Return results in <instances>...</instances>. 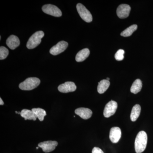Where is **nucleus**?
Returning <instances> with one entry per match:
<instances>
[{"label":"nucleus","instance_id":"1","mask_svg":"<svg viewBox=\"0 0 153 153\" xmlns=\"http://www.w3.org/2000/svg\"><path fill=\"white\" fill-rule=\"evenodd\" d=\"M148 137L146 133L140 131L138 133L135 140L134 146L136 152L141 153L146 149L147 144Z\"/></svg>","mask_w":153,"mask_h":153},{"label":"nucleus","instance_id":"2","mask_svg":"<svg viewBox=\"0 0 153 153\" xmlns=\"http://www.w3.org/2000/svg\"><path fill=\"white\" fill-rule=\"evenodd\" d=\"M41 80L37 77H29L21 82L19 87L22 90L30 91L38 87L40 85Z\"/></svg>","mask_w":153,"mask_h":153},{"label":"nucleus","instance_id":"3","mask_svg":"<svg viewBox=\"0 0 153 153\" xmlns=\"http://www.w3.org/2000/svg\"><path fill=\"white\" fill-rule=\"evenodd\" d=\"M44 33L43 31L36 32L30 37L27 44L29 49H33L38 46L41 42V39L44 37Z\"/></svg>","mask_w":153,"mask_h":153},{"label":"nucleus","instance_id":"4","mask_svg":"<svg viewBox=\"0 0 153 153\" xmlns=\"http://www.w3.org/2000/svg\"><path fill=\"white\" fill-rule=\"evenodd\" d=\"M76 8L79 16L83 21L87 23H90L92 22V15L85 6L82 4L79 3L76 5Z\"/></svg>","mask_w":153,"mask_h":153},{"label":"nucleus","instance_id":"5","mask_svg":"<svg viewBox=\"0 0 153 153\" xmlns=\"http://www.w3.org/2000/svg\"><path fill=\"white\" fill-rule=\"evenodd\" d=\"M42 10L45 13L51 15L53 16L59 17L62 16V12L60 9L54 5L50 4L44 5L42 7Z\"/></svg>","mask_w":153,"mask_h":153},{"label":"nucleus","instance_id":"6","mask_svg":"<svg viewBox=\"0 0 153 153\" xmlns=\"http://www.w3.org/2000/svg\"><path fill=\"white\" fill-rule=\"evenodd\" d=\"M118 105L116 102L111 100L107 103L105 107L103 115L105 117L108 118L114 114L117 108Z\"/></svg>","mask_w":153,"mask_h":153},{"label":"nucleus","instance_id":"7","mask_svg":"<svg viewBox=\"0 0 153 153\" xmlns=\"http://www.w3.org/2000/svg\"><path fill=\"white\" fill-rule=\"evenodd\" d=\"M68 44L67 42L65 41H61L58 42L55 46L50 49L49 52L50 54L53 55H59L60 53L64 52L67 47Z\"/></svg>","mask_w":153,"mask_h":153},{"label":"nucleus","instance_id":"8","mask_svg":"<svg viewBox=\"0 0 153 153\" xmlns=\"http://www.w3.org/2000/svg\"><path fill=\"white\" fill-rule=\"evenodd\" d=\"M58 145L56 141H47L38 144V147L41 148L44 152L49 153L55 149Z\"/></svg>","mask_w":153,"mask_h":153},{"label":"nucleus","instance_id":"9","mask_svg":"<svg viewBox=\"0 0 153 153\" xmlns=\"http://www.w3.org/2000/svg\"><path fill=\"white\" fill-rule=\"evenodd\" d=\"M131 8L130 6L126 4H122L118 7L117 10V14L120 19L127 18L129 15Z\"/></svg>","mask_w":153,"mask_h":153},{"label":"nucleus","instance_id":"10","mask_svg":"<svg viewBox=\"0 0 153 153\" xmlns=\"http://www.w3.org/2000/svg\"><path fill=\"white\" fill-rule=\"evenodd\" d=\"M76 89V86L74 82H65L59 85L58 87V90L60 92L66 93L68 92H73Z\"/></svg>","mask_w":153,"mask_h":153},{"label":"nucleus","instance_id":"11","mask_svg":"<svg viewBox=\"0 0 153 153\" xmlns=\"http://www.w3.org/2000/svg\"><path fill=\"white\" fill-rule=\"evenodd\" d=\"M121 134V130L120 128L117 127H112L110 131V140L113 143H117L120 139Z\"/></svg>","mask_w":153,"mask_h":153},{"label":"nucleus","instance_id":"12","mask_svg":"<svg viewBox=\"0 0 153 153\" xmlns=\"http://www.w3.org/2000/svg\"><path fill=\"white\" fill-rule=\"evenodd\" d=\"M75 113L84 120H87L91 117L92 112L89 108H79L75 110Z\"/></svg>","mask_w":153,"mask_h":153},{"label":"nucleus","instance_id":"13","mask_svg":"<svg viewBox=\"0 0 153 153\" xmlns=\"http://www.w3.org/2000/svg\"><path fill=\"white\" fill-rule=\"evenodd\" d=\"M6 44L9 48L12 50H14L20 45V40L17 36L11 35L7 39Z\"/></svg>","mask_w":153,"mask_h":153},{"label":"nucleus","instance_id":"14","mask_svg":"<svg viewBox=\"0 0 153 153\" xmlns=\"http://www.w3.org/2000/svg\"><path fill=\"white\" fill-rule=\"evenodd\" d=\"M90 54V51L87 48L82 49L76 55L75 60L76 62H80L85 60Z\"/></svg>","mask_w":153,"mask_h":153},{"label":"nucleus","instance_id":"15","mask_svg":"<svg viewBox=\"0 0 153 153\" xmlns=\"http://www.w3.org/2000/svg\"><path fill=\"white\" fill-rule=\"evenodd\" d=\"M21 115L22 117L24 118L25 120H33L35 121L37 119V117L32 111L30 110L24 109L22 110L21 112Z\"/></svg>","mask_w":153,"mask_h":153},{"label":"nucleus","instance_id":"16","mask_svg":"<svg viewBox=\"0 0 153 153\" xmlns=\"http://www.w3.org/2000/svg\"><path fill=\"white\" fill-rule=\"evenodd\" d=\"M110 84L109 81L107 79H102L100 82H99L97 86V91L99 94H103L109 87Z\"/></svg>","mask_w":153,"mask_h":153},{"label":"nucleus","instance_id":"17","mask_svg":"<svg viewBox=\"0 0 153 153\" xmlns=\"http://www.w3.org/2000/svg\"><path fill=\"white\" fill-rule=\"evenodd\" d=\"M141 112V107L140 105L136 104L134 106L131 114L130 118L132 121L137 120L139 117Z\"/></svg>","mask_w":153,"mask_h":153},{"label":"nucleus","instance_id":"18","mask_svg":"<svg viewBox=\"0 0 153 153\" xmlns=\"http://www.w3.org/2000/svg\"><path fill=\"white\" fill-rule=\"evenodd\" d=\"M142 88V82L141 80L139 79H136L134 81L131 88V92L134 94H136L140 91Z\"/></svg>","mask_w":153,"mask_h":153},{"label":"nucleus","instance_id":"19","mask_svg":"<svg viewBox=\"0 0 153 153\" xmlns=\"http://www.w3.org/2000/svg\"><path fill=\"white\" fill-rule=\"evenodd\" d=\"M34 113L36 117L41 121H43L44 120V117L47 115V113L44 109L40 108H33L32 110Z\"/></svg>","mask_w":153,"mask_h":153},{"label":"nucleus","instance_id":"20","mask_svg":"<svg viewBox=\"0 0 153 153\" xmlns=\"http://www.w3.org/2000/svg\"><path fill=\"white\" fill-rule=\"evenodd\" d=\"M137 29V26L136 25H131L130 27L126 29L121 33V36L127 37L131 36L134 32Z\"/></svg>","mask_w":153,"mask_h":153},{"label":"nucleus","instance_id":"21","mask_svg":"<svg viewBox=\"0 0 153 153\" xmlns=\"http://www.w3.org/2000/svg\"><path fill=\"white\" fill-rule=\"evenodd\" d=\"M9 54L8 49L5 47L1 46L0 47V60L5 59Z\"/></svg>","mask_w":153,"mask_h":153},{"label":"nucleus","instance_id":"22","mask_svg":"<svg viewBox=\"0 0 153 153\" xmlns=\"http://www.w3.org/2000/svg\"><path fill=\"white\" fill-rule=\"evenodd\" d=\"M124 53L125 51L123 49H120L118 50L114 56L116 60L118 61H121L123 60L124 58Z\"/></svg>","mask_w":153,"mask_h":153},{"label":"nucleus","instance_id":"23","mask_svg":"<svg viewBox=\"0 0 153 153\" xmlns=\"http://www.w3.org/2000/svg\"><path fill=\"white\" fill-rule=\"evenodd\" d=\"M92 153H104L103 151L99 148L95 147L93 148L92 151Z\"/></svg>","mask_w":153,"mask_h":153},{"label":"nucleus","instance_id":"24","mask_svg":"<svg viewBox=\"0 0 153 153\" xmlns=\"http://www.w3.org/2000/svg\"><path fill=\"white\" fill-rule=\"evenodd\" d=\"M4 104V102H3L1 98H0V105H3Z\"/></svg>","mask_w":153,"mask_h":153},{"label":"nucleus","instance_id":"25","mask_svg":"<svg viewBox=\"0 0 153 153\" xmlns=\"http://www.w3.org/2000/svg\"><path fill=\"white\" fill-rule=\"evenodd\" d=\"M16 113L19 114H21V112H17V111H16Z\"/></svg>","mask_w":153,"mask_h":153},{"label":"nucleus","instance_id":"26","mask_svg":"<svg viewBox=\"0 0 153 153\" xmlns=\"http://www.w3.org/2000/svg\"><path fill=\"white\" fill-rule=\"evenodd\" d=\"M106 79H107V80H108V81H109L110 79H109V78H108V77H107Z\"/></svg>","mask_w":153,"mask_h":153},{"label":"nucleus","instance_id":"27","mask_svg":"<svg viewBox=\"0 0 153 153\" xmlns=\"http://www.w3.org/2000/svg\"><path fill=\"white\" fill-rule=\"evenodd\" d=\"M36 149H38V147L36 148Z\"/></svg>","mask_w":153,"mask_h":153}]
</instances>
